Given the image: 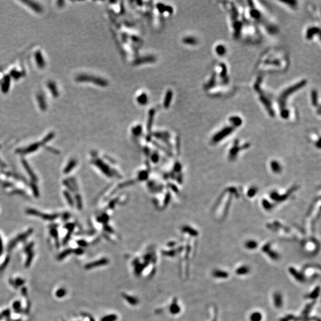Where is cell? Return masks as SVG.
Segmentation results:
<instances>
[{
    "label": "cell",
    "mask_w": 321,
    "mask_h": 321,
    "mask_svg": "<svg viewBox=\"0 0 321 321\" xmlns=\"http://www.w3.org/2000/svg\"><path fill=\"white\" fill-rule=\"evenodd\" d=\"M262 251L266 255H267L268 256V258L271 260H273V261L277 262L279 260V259L281 258L279 253L275 251V250H272L271 249V246L270 243H267L265 246H263Z\"/></svg>",
    "instance_id": "3"
},
{
    "label": "cell",
    "mask_w": 321,
    "mask_h": 321,
    "mask_svg": "<svg viewBox=\"0 0 321 321\" xmlns=\"http://www.w3.org/2000/svg\"><path fill=\"white\" fill-rule=\"evenodd\" d=\"M304 83H305V82H304V81H303L302 82L300 83H299V84H298V85H295V86H293V87H290V88H289L288 89H287V90L286 92H284L283 95H282V99H283L286 98H287V96L289 94H291V93L294 92L295 91V90H297V89H298L300 88L301 87L303 86Z\"/></svg>",
    "instance_id": "11"
},
{
    "label": "cell",
    "mask_w": 321,
    "mask_h": 321,
    "mask_svg": "<svg viewBox=\"0 0 321 321\" xmlns=\"http://www.w3.org/2000/svg\"><path fill=\"white\" fill-rule=\"evenodd\" d=\"M252 269L250 266L246 264H242L235 269V274L237 277H246L251 273Z\"/></svg>",
    "instance_id": "6"
},
{
    "label": "cell",
    "mask_w": 321,
    "mask_h": 321,
    "mask_svg": "<svg viewBox=\"0 0 321 321\" xmlns=\"http://www.w3.org/2000/svg\"><path fill=\"white\" fill-rule=\"evenodd\" d=\"M320 291H321L320 286H318L315 287L312 291H311L309 293H308L307 294H306V295H304V297L307 300H310L311 301L315 302V300L319 296Z\"/></svg>",
    "instance_id": "7"
},
{
    "label": "cell",
    "mask_w": 321,
    "mask_h": 321,
    "mask_svg": "<svg viewBox=\"0 0 321 321\" xmlns=\"http://www.w3.org/2000/svg\"><path fill=\"white\" fill-rule=\"evenodd\" d=\"M271 300H272V305L277 310L281 309L284 306V295L281 291H274L272 295Z\"/></svg>",
    "instance_id": "2"
},
{
    "label": "cell",
    "mask_w": 321,
    "mask_h": 321,
    "mask_svg": "<svg viewBox=\"0 0 321 321\" xmlns=\"http://www.w3.org/2000/svg\"><path fill=\"white\" fill-rule=\"evenodd\" d=\"M117 316L114 315H111L108 316H106L103 319H102L101 321H115L116 320Z\"/></svg>",
    "instance_id": "21"
},
{
    "label": "cell",
    "mask_w": 321,
    "mask_h": 321,
    "mask_svg": "<svg viewBox=\"0 0 321 321\" xmlns=\"http://www.w3.org/2000/svg\"><path fill=\"white\" fill-rule=\"evenodd\" d=\"M184 42L187 43H193L195 42V40L192 38H187L184 40Z\"/></svg>",
    "instance_id": "23"
},
{
    "label": "cell",
    "mask_w": 321,
    "mask_h": 321,
    "mask_svg": "<svg viewBox=\"0 0 321 321\" xmlns=\"http://www.w3.org/2000/svg\"><path fill=\"white\" fill-rule=\"evenodd\" d=\"M10 74H11V77H13V78H14V79H16V80H18V79L20 78L21 77V75H22L21 73H20V72H18V71H16V70H12V71H11Z\"/></svg>",
    "instance_id": "20"
},
{
    "label": "cell",
    "mask_w": 321,
    "mask_h": 321,
    "mask_svg": "<svg viewBox=\"0 0 321 321\" xmlns=\"http://www.w3.org/2000/svg\"><path fill=\"white\" fill-rule=\"evenodd\" d=\"M22 2L25 4H26L27 6L30 7L36 13H41L42 11V9L41 6H40L38 3H36L35 2L29 1V0H25V1L23 0Z\"/></svg>",
    "instance_id": "9"
},
{
    "label": "cell",
    "mask_w": 321,
    "mask_h": 321,
    "mask_svg": "<svg viewBox=\"0 0 321 321\" xmlns=\"http://www.w3.org/2000/svg\"><path fill=\"white\" fill-rule=\"evenodd\" d=\"M232 130H233V129L231 128V127L226 128V129L222 130L220 133H219V134H218L217 135H216L215 136V138H214V140L215 141H217V140H220L221 139H223V138L224 136H227L230 132H231Z\"/></svg>",
    "instance_id": "16"
},
{
    "label": "cell",
    "mask_w": 321,
    "mask_h": 321,
    "mask_svg": "<svg viewBox=\"0 0 321 321\" xmlns=\"http://www.w3.org/2000/svg\"><path fill=\"white\" fill-rule=\"evenodd\" d=\"M37 99L40 108L42 111H45L47 108V105L44 96L42 94H38L37 96Z\"/></svg>",
    "instance_id": "14"
},
{
    "label": "cell",
    "mask_w": 321,
    "mask_h": 321,
    "mask_svg": "<svg viewBox=\"0 0 321 321\" xmlns=\"http://www.w3.org/2000/svg\"><path fill=\"white\" fill-rule=\"evenodd\" d=\"M248 318L249 321H263L264 315L260 311L255 310L249 314Z\"/></svg>",
    "instance_id": "8"
},
{
    "label": "cell",
    "mask_w": 321,
    "mask_h": 321,
    "mask_svg": "<svg viewBox=\"0 0 321 321\" xmlns=\"http://www.w3.org/2000/svg\"><path fill=\"white\" fill-rule=\"evenodd\" d=\"M258 246V243L256 241L253 240H249L244 244L245 248L249 251H254L257 249Z\"/></svg>",
    "instance_id": "13"
},
{
    "label": "cell",
    "mask_w": 321,
    "mask_h": 321,
    "mask_svg": "<svg viewBox=\"0 0 321 321\" xmlns=\"http://www.w3.org/2000/svg\"><path fill=\"white\" fill-rule=\"evenodd\" d=\"M212 278L218 280H226L230 277V273L228 271L221 268H215L212 271Z\"/></svg>",
    "instance_id": "5"
},
{
    "label": "cell",
    "mask_w": 321,
    "mask_h": 321,
    "mask_svg": "<svg viewBox=\"0 0 321 321\" xmlns=\"http://www.w3.org/2000/svg\"><path fill=\"white\" fill-rule=\"evenodd\" d=\"M212 311V318L210 321H218V311L217 309V307L215 306H212L211 308Z\"/></svg>",
    "instance_id": "17"
},
{
    "label": "cell",
    "mask_w": 321,
    "mask_h": 321,
    "mask_svg": "<svg viewBox=\"0 0 321 321\" xmlns=\"http://www.w3.org/2000/svg\"><path fill=\"white\" fill-rule=\"evenodd\" d=\"M64 3V2L63 1H57V5H58V6L59 7H61L63 6Z\"/></svg>",
    "instance_id": "24"
},
{
    "label": "cell",
    "mask_w": 321,
    "mask_h": 321,
    "mask_svg": "<svg viewBox=\"0 0 321 321\" xmlns=\"http://www.w3.org/2000/svg\"><path fill=\"white\" fill-rule=\"evenodd\" d=\"M47 86L48 87V89H50V90L51 91L52 96L54 97L57 98V97L58 96L59 93H58V89L57 88L56 85H55V83H54L53 82H49L48 83V84H47Z\"/></svg>",
    "instance_id": "15"
},
{
    "label": "cell",
    "mask_w": 321,
    "mask_h": 321,
    "mask_svg": "<svg viewBox=\"0 0 321 321\" xmlns=\"http://www.w3.org/2000/svg\"><path fill=\"white\" fill-rule=\"evenodd\" d=\"M35 60L36 61L37 65L39 69H43L45 66V62L43 59L42 53L40 51H37L35 54Z\"/></svg>",
    "instance_id": "10"
},
{
    "label": "cell",
    "mask_w": 321,
    "mask_h": 321,
    "mask_svg": "<svg viewBox=\"0 0 321 321\" xmlns=\"http://www.w3.org/2000/svg\"><path fill=\"white\" fill-rule=\"evenodd\" d=\"M288 272L291 277L295 280L296 282L300 284H304L307 281V279L302 271L297 269L294 266H290L288 268Z\"/></svg>",
    "instance_id": "1"
},
{
    "label": "cell",
    "mask_w": 321,
    "mask_h": 321,
    "mask_svg": "<svg viewBox=\"0 0 321 321\" xmlns=\"http://www.w3.org/2000/svg\"><path fill=\"white\" fill-rule=\"evenodd\" d=\"M297 316H296L295 315L288 314L285 316L282 317L280 319V321H297Z\"/></svg>",
    "instance_id": "18"
},
{
    "label": "cell",
    "mask_w": 321,
    "mask_h": 321,
    "mask_svg": "<svg viewBox=\"0 0 321 321\" xmlns=\"http://www.w3.org/2000/svg\"><path fill=\"white\" fill-rule=\"evenodd\" d=\"M217 52L220 54V55H222L224 53L225 51V48L223 46H218L217 48Z\"/></svg>",
    "instance_id": "22"
},
{
    "label": "cell",
    "mask_w": 321,
    "mask_h": 321,
    "mask_svg": "<svg viewBox=\"0 0 321 321\" xmlns=\"http://www.w3.org/2000/svg\"><path fill=\"white\" fill-rule=\"evenodd\" d=\"M76 80L78 82H92L94 83H95L96 85H101L102 86L106 85V82L105 80H103L102 79H101V78H97L92 77V76H88V75H85V74H82V75L78 76V77L76 78Z\"/></svg>",
    "instance_id": "4"
},
{
    "label": "cell",
    "mask_w": 321,
    "mask_h": 321,
    "mask_svg": "<svg viewBox=\"0 0 321 321\" xmlns=\"http://www.w3.org/2000/svg\"><path fill=\"white\" fill-rule=\"evenodd\" d=\"M10 86V77L9 76H6L2 82L1 86V90L3 93L6 94L9 92V88Z\"/></svg>",
    "instance_id": "12"
},
{
    "label": "cell",
    "mask_w": 321,
    "mask_h": 321,
    "mask_svg": "<svg viewBox=\"0 0 321 321\" xmlns=\"http://www.w3.org/2000/svg\"><path fill=\"white\" fill-rule=\"evenodd\" d=\"M172 92L169 90L167 95H166V97H165V102H164V105H165V107L167 108L170 104V102L171 101V98H172Z\"/></svg>",
    "instance_id": "19"
}]
</instances>
